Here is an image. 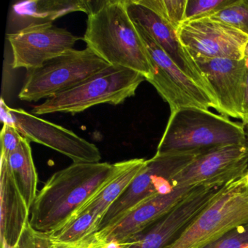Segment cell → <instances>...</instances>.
Here are the masks:
<instances>
[{
  "label": "cell",
  "mask_w": 248,
  "mask_h": 248,
  "mask_svg": "<svg viewBox=\"0 0 248 248\" xmlns=\"http://www.w3.org/2000/svg\"><path fill=\"white\" fill-rule=\"evenodd\" d=\"M115 163H73L55 172L37 193L30 223L50 233L66 222L114 174Z\"/></svg>",
  "instance_id": "obj_1"
},
{
  "label": "cell",
  "mask_w": 248,
  "mask_h": 248,
  "mask_svg": "<svg viewBox=\"0 0 248 248\" xmlns=\"http://www.w3.org/2000/svg\"><path fill=\"white\" fill-rule=\"evenodd\" d=\"M82 40L108 64L139 72L146 80L152 66L146 44L129 16L126 0L100 1L88 16Z\"/></svg>",
  "instance_id": "obj_2"
},
{
  "label": "cell",
  "mask_w": 248,
  "mask_h": 248,
  "mask_svg": "<svg viewBox=\"0 0 248 248\" xmlns=\"http://www.w3.org/2000/svg\"><path fill=\"white\" fill-rule=\"evenodd\" d=\"M243 123L209 110L184 107L171 112L156 153L207 152L248 143Z\"/></svg>",
  "instance_id": "obj_3"
},
{
  "label": "cell",
  "mask_w": 248,
  "mask_h": 248,
  "mask_svg": "<svg viewBox=\"0 0 248 248\" xmlns=\"http://www.w3.org/2000/svg\"><path fill=\"white\" fill-rule=\"evenodd\" d=\"M144 80V77L139 72L110 65L79 85L35 106L32 114L36 116L59 112L75 114L99 104L120 105L134 96L139 85Z\"/></svg>",
  "instance_id": "obj_4"
},
{
  "label": "cell",
  "mask_w": 248,
  "mask_h": 248,
  "mask_svg": "<svg viewBox=\"0 0 248 248\" xmlns=\"http://www.w3.org/2000/svg\"><path fill=\"white\" fill-rule=\"evenodd\" d=\"M244 176L228 184L183 233L164 248H203L231 231L248 225V184Z\"/></svg>",
  "instance_id": "obj_5"
},
{
  "label": "cell",
  "mask_w": 248,
  "mask_h": 248,
  "mask_svg": "<svg viewBox=\"0 0 248 248\" xmlns=\"http://www.w3.org/2000/svg\"><path fill=\"white\" fill-rule=\"evenodd\" d=\"M109 66L89 47L68 50L40 67L29 71L18 98L25 101L47 99L74 88Z\"/></svg>",
  "instance_id": "obj_6"
},
{
  "label": "cell",
  "mask_w": 248,
  "mask_h": 248,
  "mask_svg": "<svg viewBox=\"0 0 248 248\" xmlns=\"http://www.w3.org/2000/svg\"><path fill=\"white\" fill-rule=\"evenodd\" d=\"M204 152L156 153L146 159L130 186L107 211L98 232L114 224L149 199L172 191L175 187L172 184L174 177Z\"/></svg>",
  "instance_id": "obj_7"
},
{
  "label": "cell",
  "mask_w": 248,
  "mask_h": 248,
  "mask_svg": "<svg viewBox=\"0 0 248 248\" xmlns=\"http://www.w3.org/2000/svg\"><path fill=\"white\" fill-rule=\"evenodd\" d=\"M137 27L147 47L152 66V78L147 82L169 104L171 112L184 107L214 108L219 112L216 98L184 74L146 31Z\"/></svg>",
  "instance_id": "obj_8"
},
{
  "label": "cell",
  "mask_w": 248,
  "mask_h": 248,
  "mask_svg": "<svg viewBox=\"0 0 248 248\" xmlns=\"http://www.w3.org/2000/svg\"><path fill=\"white\" fill-rule=\"evenodd\" d=\"M0 105L3 124H14L29 141L50 148L70 158L73 163L100 162L99 149L72 130L40 118L22 108L8 107L3 98Z\"/></svg>",
  "instance_id": "obj_9"
},
{
  "label": "cell",
  "mask_w": 248,
  "mask_h": 248,
  "mask_svg": "<svg viewBox=\"0 0 248 248\" xmlns=\"http://www.w3.org/2000/svg\"><path fill=\"white\" fill-rule=\"evenodd\" d=\"M13 53L12 67L32 70L74 49L81 40L65 29L53 23L33 24L8 34Z\"/></svg>",
  "instance_id": "obj_10"
},
{
  "label": "cell",
  "mask_w": 248,
  "mask_h": 248,
  "mask_svg": "<svg viewBox=\"0 0 248 248\" xmlns=\"http://www.w3.org/2000/svg\"><path fill=\"white\" fill-rule=\"evenodd\" d=\"M178 38L193 59H243L248 36L210 18L184 21Z\"/></svg>",
  "instance_id": "obj_11"
},
{
  "label": "cell",
  "mask_w": 248,
  "mask_h": 248,
  "mask_svg": "<svg viewBox=\"0 0 248 248\" xmlns=\"http://www.w3.org/2000/svg\"><path fill=\"white\" fill-rule=\"evenodd\" d=\"M248 170V143L210 149L197 156L172 181L173 186L226 184L239 179Z\"/></svg>",
  "instance_id": "obj_12"
},
{
  "label": "cell",
  "mask_w": 248,
  "mask_h": 248,
  "mask_svg": "<svg viewBox=\"0 0 248 248\" xmlns=\"http://www.w3.org/2000/svg\"><path fill=\"white\" fill-rule=\"evenodd\" d=\"M198 186H177L168 194H159L149 199L114 224L95 233L94 239L106 245L112 242L120 245L127 243L153 226Z\"/></svg>",
  "instance_id": "obj_13"
},
{
  "label": "cell",
  "mask_w": 248,
  "mask_h": 248,
  "mask_svg": "<svg viewBox=\"0 0 248 248\" xmlns=\"http://www.w3.org/2000/svg\"><path fill=\"white\" fill-rule=\"evenodd\" d=\"M194 60L214 93L220 115L243 121L246 85L245 59Z\"/></svg>",
  "instance_id": "obj_14"
},
{
  "label": "cell",
  "mask_w": 248,
  "mask_h": 248,
  "mask_svg": "<svg viewBox=\"0 0 248 248\" xmlns=\"http://www.w3.org/2000/svg\"><path fill=\"white\" fill-rule=\"evenodd\" d=\"M126 5L136 25L146 31L184 74L216 98L201 69L180 41L176 30L139 0H126Z\"/></svg>",
  "instance_id": "obj_15"
},
{
  "label": "cell",
  "mask_w": 248,
  "mask_h": 248,
  "mask_svg": "<svg viewBox=\"0 0 248 248\" xmlns=\"http://www.w3.org/2000/svg\"><path fill=\"white\" fill-rule=\"evenodd\" d=\"M0 200L1 246L14 248L30 222V209L17 186L8 159L2 156Z\"/></svg>",
  "instance_id": "obj_16"
},
{
  "label": "cell",
  "mask_w": 248,
  "mask_h": 248,
  "mask_svg": "<svg viewBox=\"0 0 248 248\" xmlns=\"http://www.w3.org/2000/svg\"><path fill=\"white\" fill-rule=\"evenodd\" d=\"M204 208V204L198 197L187 196L153 226L122 246L123 248H165L183 233Z\"/></svg>",
  "instance_id": "obj_17"
},
{
  "label": "cell",
  "mask_w": 248,
  "mask_h": 248,
  "mask_svg": "<svg viewBox=\"0 0 248 248\" xmlns=\"http://www.w3.org/2000/svg\"><path fill=\"white\" fill-rule=\"evenodd\" d=\"M146 160L144 159H132L115 163V171L111 178L70 217L84 213H91L95 216L100 226L107 211L130 186L143 169Z\"/></svg>",
  "instance_id": "obj_18"
},
{
  "label": "cell",
  "mask_w": 248,
  "mask_h": 248,
  "mask_svg": "<svg viewBox=\"0 0 248 248\" xmlns=\"http://www.w3.org/2000/svg\"><path fill=\"white\" fill-rule=\"evenodd\" d=\"M95 2L85 0H28L13 5L12 21L20 30L33 24L52 23L74 12L90 15L93 12ZM18 31V30H17Z\"/></svg>",
  "instance_id": "obj_19"
},
{
  "label": "cell",
  "mask_w": 248,
  "mask_h": 248,
  "mask_svg": "<svg viewBox=\"0 0 248 248\" xmlns=\"http://www.w3.org/2000/svg\"><path fill=\"white\" fill-rule=\"evenodd\" d=\"M6 159L17 186L29 208L31 209L38 193V175L33 160L30 141L24 137L19 146Z\"/></svg>",
  "instance_id": "obj_20"
},
{
  "label": "cell",
  "mask_w": 248,
  "mask_h": 248,
  "mask_svg": "<svg viewBox=\"0 0 248 248\" xmlns=\"http://www.w3.org/2000/svg\"><path fill=\"white\" fill-rule=\"evenodd\" d=\"M98 220L91 213L70 217L49 235L56 242L68 245H79L91 240L98 231Z\"/></svg>",
  "instance_id": "obj_21"
},
{
  "label": "cell",
  "mask_w": 248,
  "mask_h": 248,
  "mask_svg": "<svg viewBox=\"0 0 248 248\" xmlns=\"http://www.w3.org/2000/svg\"><path fill=\"white\" fill-rule=\"evenodd\" d=\"M175 30L185 21L187 0H139Z\"/></svg>",
  "instance_id": "obj_22"
},
{
  "label": "cell",
  "mask_w": 248,
  "mask_h": 248,
  "mask_svg": "<svg viewBox=\"0 0 248 248\" xmlns=\"http://www.w3.org/2000/svg\"><path fill=\"white\" fill-rule=\"evenodd\" d=\"M93 239L79 245L61 244L52 239L48 233L34 229L29 222L14 248H88Z\"/></svg>",
  "instance_id": "obj_23"
},
{
  "label": "cell",
  "mask_w": 248,
  "mask_h": 248,
  "mask_svg": "<svg viewBox=\"0 0 248 248\" xmlns=\"http://www.w3.org/2000/svg\"><path fill=\"white\" fill-rule=\"evenodd\" d=\"M210 18L224 23L248 37V0H236Z\"/></svg>",
  "instance_id": "obj_24"
},
{
  "label": "cell",
  "mask_w": 248,
  "mask_h": 248,
  "mask_svg": "<svg viewBox=\"0 0 248 248\" xmlns=\"http://www.w3.org/2000/svg\"><path fill=\"white\" fill-rule=\"evenodd\" d=\"M236 0H187L185 21L210 18Z\"/></svg>",
  "instance_id": "obj_25"
},
{
  "label": "cell",
  "mask_w": 248,
  "mask_h": 248,
  "mask_svg": "<svg viewBox=\"0 0 248 248\" xmlns=\"http://www.w3.org/2000/svg\"><path fill=\"white\" fill-rule=\"evenodd\" d=\"M203 248H248V224L231 231Z\"/></svg>",
  "instance_id": "obj_26"
},
{
  "label": "cell",
  "mask_w": 248,
  "mask_h": 248,
  "mask_svg": "<svg viewBox=\"0 0 248 248\" xmlns=\"http://www.w3.org/2000/svg\"><path fill=\"white\" fill-rule=\"evenodd\" d=\"M1 139V156L8 157L21 144L24 136L17 130L14 124H3Z\"/></svg>",
  "instance_id": "obj_27"
},
{
  "label": "cell",
  "mask_w": 248,
  "mask_h": 248,
  "mask_svg": "<svg viewBox=\"0 0 248 248\" xmlns=\"http://www.w3.org/2000/svg\"><path fill=\"white\" fill-rule=\"evenodd\" d=\"M246 61V85H245V102H244V120L242 123L245 124H248V59Z\"/></svg>",
  "instance_id": "obj_28"
},
{
  "label": "cell",
  "mask_w": 248,
  "mask_h": 248,
  "mask_svg": "<svg viewBox=\"0 0 248 248\" xmlns=\"http://www.w3.org/2000/svg\"><path fill=\"white\" fill-rule=\"evenodd\" d=\"M123 248V246L118 245L117 243H109L108 245L106 244H102L101 242H98L95 239H93L92 242L90 244L89 248Z\"/></svg>",
  "instance_id": "obj_29"
},
{
  "label": "cell",
  "mask_w": 248,
  "mask_h": 248,
  "mask_svg": "<svg viewBox=\"0 0 248 248\" xmlns=\"http://www.w3.org/2000/svg\"><path fill=\"white\" fill-rule=\"evenodd\" d=\"M244 59H248V43L245 46V50H244Z\"/></svg>",
  "instance_id": "obj_30"
},
{
  "label": "cell",
  "mask_w": 248,
  "mask_h": 248,
  "mask_svg": "<svg viewBox=\"0 0 248 248\" xmlns=\"http://www.w3.org/2000/svg\"><path fill=\"white\" fill-rule=\"evenodd\" d=\"M244 179H245V182L248 184V170L247 171L246 174H245V176H244Z\"/></svg>",
  "instance_id": "obj_31"
},
{
  "label": "cell",
  "mask_w": 248,
  "mask_h": 248,
  "mask_svg": "<svg viewBox=\"0 0 248 248\" xmlns=\"http://www.w3.org/2000/svg\"><path fill=\"white\" fill-rule=\"evenodd\" d=\"M246 126H247V127H248V124H247Z\"/></svg>",
  "instance_id": "obj_32"
}]
</instances>
